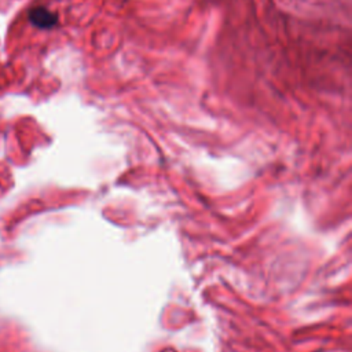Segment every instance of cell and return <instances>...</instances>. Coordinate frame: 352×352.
<instances>
[{
	"mask_svg": "<svg viewBox=\"0 0 352 352\" xmlns=\"http://www.w3.org/2000/svg\"><path fill=\"white\" fill-rule=\"evenodd\" d=\"M56 15L44 7H34L29 11V21L40 29L52 28L56 23Z\"/></svg>",
	"mask_w": 352,
	"mask_h": 352,
	"instance_id": "6da1fadb",
	"label": "cell"
}]
</instances>
